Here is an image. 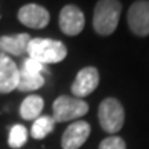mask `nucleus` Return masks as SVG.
I'll list each match as a JSON object with an SVG mask.
<instances>
[{
  "instance_id": "f257e3e1",
  "label": "nucleus",
  "mask_w": 149,
  "mask_h": 149,
  "mask_svg": "<svg viewBox=\"0 0 149 149\" xmlns=\"http://www.w3.org/2000/svg\"><path fill=\"white\" fill-rule=\"evenodd\" d=\"M26 54L29 58L35 59L43 65H47L64 61L68 54V50L64 43L59 40L35 37V39H31V42L28 44Z\"/></svg>"
},
{
  "instance_id": "f03ea898",
  "label": "nucleus",
  "mask_w": 149,
  "mask_h": 149,
  "mask_svg": "<svg viewBox=\"0 0 149 149\" xmlns=\"http://www.w3.org/2000/svg\"><path fill=\"white\" fill-rule=\"evenodd\" d=\"M122 14V4L119 0H98L94 15L93 26L101 36H109L116 31Z\"/></svg>"
},
{
  "instance_id": "7ed1b4c3",
  "label": "nucleus",
  "mask_w": 149,
  "mask_h": 149,
  "mask_svg": "<svg viewBox=\"0 0 149 149\" xmlns=\"http://www.w3.org/2000/svg\"><path fill=\"white\" fill-rule=\"evenodd\" d=\"M88 112V105L80 98L61 95L53 102V119L55 123L77 120Z\"/></svg>"
},
{
  "instance_id": "20e7f679",
  "label": "nucleus",
  "mask_w": 149,
  "mask_h": 149,
  "mask_svg": "<svg viewBox=\"0 0 149 149\" xmlns=\"http://www.w3.org/2000/svg\"><path fill=\"white\" fill-rule=\"evenodd\" d=\"M98 120L104 131L115 134L124 124V109L116 98H105L98 108Z\"/></svg>"
},
{
  "instance_id": "39448f33",
  "label": "nucleus",
  "mask_w": 149,
  "mask_h": 149,
  "mask_svg": "<svg viewBox=\"0 0 149 149\" xmlns=\"http://www.w3.org/2000/svg\"><path fill=\"white\" fill-rule=\"evenodd\" d=\"M43 72H46V66L40 62H37L32 58H25L19 68V80L17 90L26 93V91L39 90L44 86V76Z\"/></svg>"
},
{
  "instance_id": "423d86ee",
  "label": "nucleus",
  "mask_w": 149,
  "mask_h": 149,
  "mask_svg": "<svg viewBox=\"0 0 149 149\" xmlns=\"http://www.w3.org/2000/svg\"><path fill=\"white\" fill-rule=\"evenodd\" d=\"M130 31L137 36L149 35V0H137L127 13Z\"/></svg>"
},
{
  "instance_id": "0eeeda50",
  "label": "nucleus",
  "mask_w": 149,
  "mask_h": 149,
  "mask_svg": "<svg viewBox=\"0 0 149 149\" xmlns=\"http://www.w3.org/2000/svg\"><path fill=\"white\" fill-rule=\"evenodd\" d=\"M100 83V73L94 66H86L81 70H79V73L76 74L74 81L70 91L76 98H84V97L90 95L93 91L98 87Z\"/></svg>"
},
{
  "instance_id": "6e6552de",
  "label": "nucleus",
  "mask_w": 149,
  "mask_h": 149,
  "mask_svg": "<svg viewBox=\"0 0 149 149\" xmlns=\"http://www.w3.org/2000/svg\"><path fill=\"white\" fill-rule=\"evenodd\" d=\"M84 14L73 4L65 6L59 13V28L68 36L79 35L84 28Z\"/></svg>"
},
{
  "instance_id": "1a4fd4ad",
  "label": "nucleus",
  "mask_w": 149,
  "mask_h": 149,
  "mask_svg": "<svg viewBox=\"0 0 149 149\" xmlns=\"http://www.w3.org/2000/svg\"><path fill=\"white\" fill-rule=\"evenodd\" d=\"M91 133L90 124L84 120H77L69 124L62 134L61 146L62 149H79L84 144Z\"/></svg>"
},
{
  "instance_id": "9d476101",
  "label": "nucleus",
  "mask_w": 149,
  "mask_h": 149,
  "mask_svg": "<svg viewBox=\"0 0 149 149\" xmlns=\"http://www.w3.org/2000/svg\"><path fill=\"white\" fill-rule=\"evenodd\" d=\"M18 19L25 26L32 29H43L50 22V14L48 11L39 4L29 3L19 8L18 11Z\"/></svg>"
},
{
  "instance_id": "9b49d317",
  "label": "nucleus",
  "mask_w": 149,
  "mask_h": 149,
  "mask_svg": "<svg viewBox=\"0 0 149 149\" xmlns=\"http://www.w3.org/2000/svg\"><path fill=\"white\" fill-rule=\"evenodd\" d=\"M19 80V68L13 59L0 53V94H8L17 90Z\"/></svg>"
},
{
  "instance_id": "f8f14e48",
  "label": "nucleus",
  "mask_w": 149,
  "mask_h": 149,
  "mask_svg": "<svg viewBox=\"0 0 149 149\" xmlns=\"http://www.w3.org/2000/svg\"><path fill=\"white\" fill-rule=\"evenodd\" d=\"M31 39L32 37L28 33H18L15 36H0V53L19 57L26 53Z\"/></svg>"
},
{
  "instance_id": "ddd939ff",
  "label": "nucleus",
  "mask_w": 149,
  "mask_h": 149,
  "mask_svg": "<svg viewBox=\"0 0 149 149\" xmlns=\"http://www.w3.org/2000/svg\"><path fill=\"white\" fill-rule=\"evenodd\" d=\"M43 108H44V101L42 97L29 95L22 101L19 107V115L24 120H36L40 116Z\"/></svg>"
},
{
  "instance_id": "4468645a",
  "label": "nucleus",
  "mask_w": 149,
  "mask_h": 149,
  "mask_svg": "<svg viewBox=\"0 0 149 149\" xmlns=\"http://www.w3.org/2000/svg\"><path fill=\"white\" fill-rule=\"evenodd\" d=\"M54 126H55V120L53 119V116H47V115L39 116L36 120H33L31 134L35 139H43L53 131Z\"/></svg>"
},
{
  "instance_id": "2eb2a0df",
  "label": "nucleus",
  "mask_w": 149,
  "mask_h": 149,
  "mask_svg": "<svg viewBox=\"0 0 149 149\" xmlns=\"http://www.w3.org/2000/svg\"><path fill=\"white\" fill-rule=\"evenodd\" d=\"M28 130L22 124H15L10 128L8 134V146L13 149H19L26 144Z\"/></svg>"
},
{
  "instance_id": "dca6fc26",
  "label": "nucleus",
  "mask_w": 149,
  "mask_h": 149,
  "mask_svg": "<svg viewBox=\"0 0 149 149\" xmlns=\"http://www.w3.org/2000/svg\"><path fill=\"white\" fill-rule=\"evenodd\" d=\"M100 149H126V142L117 135H111L102 139L100 144Z\"/></svg>"
}]
</instances>
